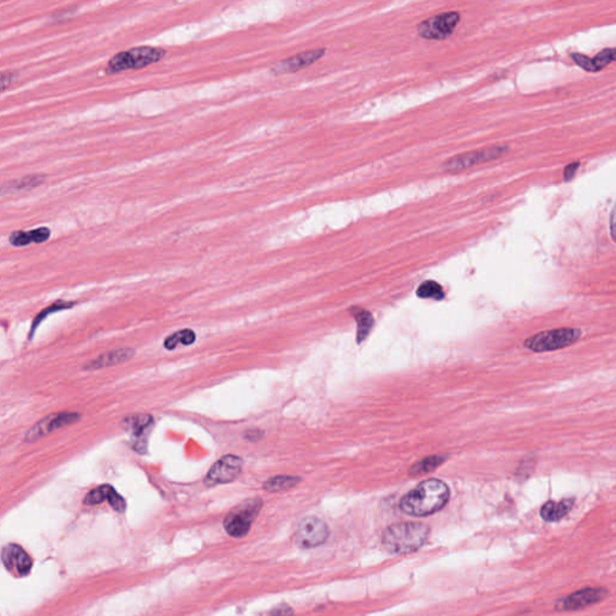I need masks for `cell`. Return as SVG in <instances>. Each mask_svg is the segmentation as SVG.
Returning <instances> with one entry per match:
<instances>
[{
	"label": "cell",
	"mask_w": 616,
	"mask_h": 616,
	"mask_svg": "<svg viewBox=\"0 0 616 616\" xmlns=\"http://www.w3.org/2000/svg\"><path fill=\"white\" fill-rule=\"evenodd\" d=\"M449 488L438 479H428L407 492L400 502L401 511L412 516H428L441 511L449 501Z\"/></svg>",
	"instance_id": "obj_1"
},
{
	"label": "cell",
	"mask_w": 616,
	"mask_h": 616,
	"mask_svg": "<svg viewBox=\"0 0 616 616\" xmlns=\"http://www.w3.org/2000/svg\"><path fill=\"white\" fill-rule=\"evenodd\" d=\"M428 534L430 529L422 523H401L386 527L383 532L382 543L391 554H408L423 547Z\"/></svg>",
	"instance_id": "obj_2"
},
{
	"label": "cell",
	"mask_w": 616,
	"mask_h": 616,
	"mask_svg": "<svg viewBox=\"0 0 616 616\" xmlns=\"http://www.w3.org/2000/svg\"><path fill=\"white\" fill-rule=\"evenodd\" d=\"M165 55V50L159 47H133L128 51H122L114 55L106 65V74H117L125 70L143 69L163 60Z\"/></svg>",
	"instance_id": "obj_3"
},
{
	"label": "cell",
	"mask_w": 616,
	"mask_h": 616,
	"mask_svg": "<svg viewBox=\"0 0 616 616\" xmlns=\"http://www.w3.org/2000/svg\"><path fill=\"white\" fill-rule=\"evenodd\" d=\"M262 501L259 497L249 498L235 507L224 519V529L234 538H241L248 534L251 526L262 509Z\"/></svg>",
	"instance_id": "obj_4"
},
{
	"label": "cell",
	"mask_w": 616,
	"mask_h": 616,
	"mask_svg": "<svg viewBox=\"0 0 616 616\" xmlns=\"http://www.w3.org/2000/svg\"><path fill=\"white\" fill-rule=\"evenodd\" d=\"M581 332L578 329H557L539 332L525 341V347L534 352H550L573 345Z\"/></svg>",
	"instance_id": "obj_5"
},
{
	"label": "cell",
	"mask_w": 616,
	"mask_h": 616,
	"mask_svg": "<svg viewBox=\"0 0 616 616\" xmlns=\"http://www.w3.org/2000/svg\"><path fill=\"white\" fill-rule=\"evenodd\" d=\"M507 151H508V147L506 146H493V147L461 153V154H458V156H453L451 159L444 161L443 170L446 172H461V171L469 170L471 167L479 165L482 163L496 161L502 156H505Z\"/></svg>",
	"instance_id": "obj_6"
},
{
	"label": "cell",
	"mask_w": 616,
	"mask_h": 616,
	"mask_svg": "<svg viewBox=\"0 0 616 616\" xmlns=\"http://www.w3.org/2000/svg\"><path fill=\"white\" fill-rule=\"evenodd\" d=\"M460 22V14L456 11H449L436 15L426 19L418 24L417 32L425 40H444L455 30Z\"/></svg>",
	"instance_id": "obj_7"
},
{
	"label": "cell",
	"mask_w": 616,
	"mask_h": 616,
	"mask_svg": "<svg viewBox=\"0 0 616 616\" xmlns=\"http://www.w3.org/2000/svg\"><path fill=\"white\" fill-rule=\"evenodd\" d=\"M609 590L603 586H588L584 589L578 590L568 596L557 599L555 603V610L557 612H575L585 608L591 607L597 603L602 602L609 596Z\"/></svg>",
	"instance_id": "obj_8"
},
{
	"label": "cell",
	"mask_w": 616,
	"mask_h": 616,
	"mask_svg": "<svg viewBox=\"0 0 616 616\" xmlns=\"http://www.w3.org/2000/svg\"><path fill=\"white\" fill-rule=\"evenodd\" d=\"M329 534V527L323 520L316 516H307L296 526L294 539L300 547L312 549L327 542Z\"/></svg>",
	"instance_id": "obj_9"
},
{
	"label": "cell",
	"mask_w": 616,
	"mask_h": 616,
	"mask_svg": "<svg viewBox=\"0 0 616 616\" xmlns=\"http://www.w3.org/2000/svg\"><path fill=\"white\" fill-rule=\"evenodd\" d=\"M244 461L236 455H226L217 461L208 471L205 483L208 487H215L218 484H228L234 482L242 471Z\"/></svg>",
	"instance_id": "obj_10"
},
{
	"label": "cell",
	"mask_w": 616,
	"mask_h": 616,
	"mask_svg": "<svg viewBox=\"0 0 616 616\" xmlns=\"http://www.w3.org/2000/svg\"><path fill=\"white\" fill-rule=\"evenodd\" d=\"M81 418V415L78 413H55L51 415H47L45 418L42 419L40 422H37L24 436V441L27 443L37 441L44 436H46L48 433H51L55 430L69 426L73 424L78 422Z\"/></svg>",
	"instance_id": "obj_11"
},
{
	"label": "cell",
	"mask_w": 616,
	"mask_h": 616,
	"mask_svg": "<svg viewBox=\"0 0 616 616\" xmlns=\"http://www.w3.org/2000/svg\"><path fill=\"white\" fill-rule=\"evenodd\" d=\"M1 561L6 570L17 577H27L32 570V557L17 544H8L3 547Z\"/></svg>",
	"instance_id": "obj_12"
},
{
	"label": "cell",
	"mask_w": 616,
	"mask_h": 616,
	"mask_svg": "<svg viewBox=\"0 0 616 616\" xmlns=\"http://www.w3.org/2000/svg\"><path fill=\"white\" fill-rule=\"evenodd\" d=\"M325 55L324 48H317V50H309V51L301 52L299 55H293L287 60H282L280 64H277L273 68V71L276 74H291L296 73L299 70L305 69L309 65L314 64L316 62L320 60L323 55Z\"/></svg>",
	"instance_id": "obj_13"
},
{
	"label": "cell",
	"mask_w": 616,
	"mask_h": 616,
	"mask_svg": "<svg viewBox=\"0 0 616 616\" xmlns=\"http://www.w3.org/2000/svg\"><path fill=\"white\" fill-rule=\"evenodd\" d=\"M134 355H135V350L133 348H118V350H111V352L99 355L97 359L89 361L87 365L83 366V370L93 371V370L114 366L117 363L128 361L133 358Z\"/></svg>",
	"instance_id": "obj_14"
},
{
	"label": "cell",
	"mask_w": 616,
	"mask_h": 616,
	"mask_svg": "<svg viewBox=\"0 0 616 616\" xmlns=\"http://www.w3.org/2000/svg\"><path fill=\"white\" fill-rule=\"evenodd\" d=\"M51 237V230L46 226H42L30 231H14L9 236V242L14 247H24L30 244H44Z\"/></svg>",
	"instance_id": "obj_15"
},
{
	"label": "cell",
	"mask_w": 616,
	"mask_h": 616,
	"mask_svg": "<svg viewBox=\"0 0 616 616\" xmlns=\"http://www.w3.org/2000/svg\"><path fill=\"white\" fill-rule=\"evenodd\" d=\"M574 505V498H565L560 502L547 501L541 509V516L547 523H555L563 519Z\"/></svg>",
	"instance_id": "obj_16"
},
{
	"label": "cell",
	"mask_w": 616,
	"mask_h": 616,
	"mask_svg": "<svg viewBox=\"0 0 616 616\" xmlns=\"http://www.w3.org/2000/svg\"><path fill=\"white\" fill-rule=\"evenodd\" d=\"M152 425L153 418L150 414H138L133 418L125 419V428L130 430L136 440H141V437L151 430Z\"/></svg>",
	"instance_id": "obj_17"
},
{
	"label": "cell",
	"mask_w": 616,
	"mask_h": 616,
	"mask_svg": "<svg viewBox=\"0 0 616 616\" xmlns=\"http://www.w3.org/2000/svg\"><path fill=\"white\" fill-rule=\"evenodd\" d=\"M301 482V479L294 475H276L264 484V489L269 492L287 491L293 489Z\"/></svg>",
	"instance_id": "obj_18"
},
{
	"label": "cell",
	"mask_w": 616,
	"mask_h": 616,
	"mask_svg": "<svg viewBox=\"0 0 616 616\" xmlns=\"http://www.w3.org/2000/svg\"><path fill=\"white\" fill-rule=\"evenodd\" d=\"M350 311L353 313V316H354L356 323H358V342L360 343V342H363L368 337V334L371 332V329H372V314L366 311V309L359 307L353 308Z\"/></svg>",
	"instance_id": "obj_19"
},
{
	"label": "cell",
	"mask_w": 616,
	"mask_h": 616,
	"mask_svg": "<svg viewBox=\"0 0 616 616\" xmlns=\"http://www.w3.org/2000/svg\"><path fill=\"white\" fill-rule=\"evenodd\" d=\"M195 338H197V336H195V332L193 330L184 329V330L175 332V334H172L169 337H166L165 341H164V347L167 350H175L176 347L180 345V343L184 345H193L194 342H195Z\"/></svg>",
	"instance_id": "obj_20"
},
{
	"label": "cell",
	"mask_w": 616,
	"mask_h": 616,
	"mask_svg": "<svg viewBox=\"0 0 616 616\" xmlns=\"http://www.w3.org/2000/svg\"><path fill=\"white\" fill-rule=\"evenodd\" d=\"M446 456L440 455L425 458L424 460L419 461V462L412 466L410 474V475H420V474L430 473V472L435 471L438 466H441L446 461Z\"/></svg>",
	"instance_id": "obj_21"
},
{
	"label": "cell",
	"mask_w": 616,
	"mask_h": 616,
	"mask_svg": "<svg viewBox=\"0 0 616 616\" xmlns=\"http://www.w3.org/2000/svg\"><path fill=\"white\" fill-rule=\"evenodd\" d=\"M417 295L422 299L442 300L444 298V291L440 283L435 281H425L419 287Z\"/></svg>",
	"instance_id": "obj_22"
},
{
	"label": "cell",
	"mask_w": 616,
	"mask_h": 616,
	"mask_svg": "<svg viewBox=\"0 0 616 616\" xmlns=\"http://www.w3.org/2000/svg\"><path fill=\"white\" fill-rule=\"evenodd\" d=\"M107 490H109V485H102L99 488L93 489L84 496L83 503L87 506L100 505L107 498Z\"/></svg>",
	"instance_id": "obj_23"
},
{
	"label": "cell",
	"mask_w": 616,
	"mask_h": 616,
	"mask_svg": "<svg viewBox=\"0 0 616 616\" xmlns=\"http://www.w3.org/2000/svg\"><path fill=\"white\" fill-rule=\"evenodd\" d=\"M44 180H45V176H27L17 182H10L9 187H12L16 190H28V189L35 188L37 185H40Z\"/></svg>",
	"instance_id": "obj_24"
},
{
	"label": "cell",
	"mask_w": 616,
	"mask_h": 616,
	"mask_svg": "<svg viewBox=\"0 0 616 616\" xmlns=\"http://www.w3.org/2000/svg\"><path fill=\"white\" fill-rule=\"evenodd\" d=\"M71 306H74V302H55V305H52L51 307L46 308L45 311H42V313H39V316L35 318V320L33 323L32 330H30V337H32L33 334H34V330H35V327L40 324L42 319L46 317L47 314H50V313L53 312V311H60V309H66V308H70Z\"/></svg>",
	"instance_id": "obj_25"
},
{
	"label": "cell",
	"mask_w": 616,
	"mask_h": 616,
	"mask_svg": "<svg viewBox=\"0 0 616 616\" xmlns=\"http://www.w3.org/2000/svg\"><path fill=\"white\" fill-rule=\"evenodd\" d=\"M572 58L574 60L575 63L581 66L583 69L588 70V71H592L595 73L596 70H595V65H593L592 58H589V57H586L584 55H580V53H573L572 55Z\"/></svg>",
	"instance_id": "obj_26"
},
{
	"label": "cell",
	"mask_w": 616,
	"mask_h": 616,
	"mask_svg": "<svg viewBox=\"0 0 616 616\" xmlns=\"http://www.w3.org/2000/svg\"><path fill=\"white\" fill-rule=\"evenodd\" d=\"M270 615L293 616L294 615V610H293L289 606H280V607H276L275 609H272L271 612H270Z\"/></svg>",
	"instance_id": "obj_27"
},
{
	"label": "cell",
	"mask_w": 616,
	"mask_h": 616,
	"mask_svg": "<svg viewBox=\"0 0 616 616\" xmlns=\"http://www.w3.org/2000/svg\"><path fill=\"white\" fill-rule=\"evenodd\" d=\"M16 76H15L14 73H10V71H3L1 73V91L4 92L6 88L9 87L11 83L14 82V80Z\"/></svg>",
	"instance_id": "obj_28"
},
{
	"label": "cell",
	"mask_w": 616,
	"mask_h": 616,
	"mask_svg": "<svg viewBox=\"0 0 616 616\" xmlns=\"http://www.w3.org/2000/svg\"><path fill=\"white\" fill-rule=\"evenodd\" d=\"M580 163H573V164H570V165L565 166V171H563V179L565 181H570L575 176V172L577 170L579 169Z\"/></svg>",
	"instance_id": "obj_29"
},
{
	"label": "cell",
	"mask_w": 616,
	"mask_h": 616,
	"mask_svg": "<svg viewBox=\"0 0 616 616\" xmlns=\"http://www.w3.org/2000/svg\"><path fill=\"white\" fill-rule=\"evenodd\" d=\"M610 234L612 237L616 242V203L613 208L612 216H610Z\"/></svg>",
	"instance_id": "obj_30"
},
{
	"label": "cell",
	"mask_w": 616,
	"mask_h": 616,
	"mask_svg": "<svg viewBox=\"0 0 616 616\" xmlns=\"http://www.w3.org/2000/svg\"><path fill=\"white\" fill-rule=\"evenodd\" d=\"M613 60H616V48H612Z\"/></svg>",
	"instance_id": "obj_31"
}]
</instances>
